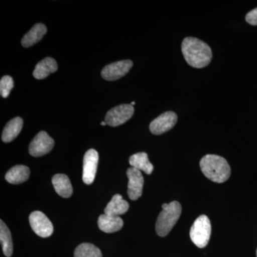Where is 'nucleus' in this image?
Returning <instances> with one entry per match:
<instances>
[{
    "mask_svg": "<svg viewBox=\"0 0 257 257\" xmlns=\"http://www.w3.org/2000/svg\"><path fill=\"white\" fill-rule=\"evenodd\" d=\"M182 52L186 62L194 68H204L210 63L212 51L205 42L188 37L182 43Z\"/></svg>",
    "mask_w": 257,
    "mask_h": 257,
    "instance_id": "obj_1",
    "label": "nucleus"
},
{
    "mask_svg": "<svg viewBox=\"0 0 257 257\" xmlns=\"http://www.w3.org/2000/svg\"><path fill=\"white\" fill-rule=\"evenodd\" d=\"M200 168L207 178L216 183H224L231 175V168L224 157L207 155L200 161Z\"/></svg>",
    "mask_w": 257,
    "mask_h": 257,
    "instance_id": "obj_2",
    "label": "nucleus"
},
{
    "mask_svg": "<svg viewBox=\"0 0 257 257\" xmlns=\"http://www.w3.org/2000/svg\"><path fill=\"white\" fill-rule=\"evenodd\" d=\"M162 211L157 218V234L162 237L167 236L179 220L182 213V207L177 201L170 204H162Z\"/></svg>",
    "mask_w": 257,
    "mask_h": 257,
    "instance_id": "obj_3",
    "label": "nucleus"
},
{
    "mask_svg": "<svg viewBox=\"0 0 257 257\" xmlns=\"http://www.w3.org/2000/svg\"><path fill=\"white\" fill-rule=\"evenodd\" d=\"M211 226L210 220L206 215H201L196 219L190 229L192 242L199 248H204L210 239Z\"/></svg>",
    "mask_w": 257,
    "mask_h": 257,
    "instance_id": "obj_4",
    "label": "nucleus"
},
{
    "mask_svg": "<svg viewBox=\"0 0 257 257\" xmlns=\"http://www.w3.org/2000/svg\"><path fill=\"white\" fill-rule=\"evenodd\" d=\"M135 112L134 106L131 104H121L115 106L106 113V124L111 126H117L124 124L131 119Z\"/></svg>",
    "mask_w": 257,
    "mask_h": 257,
    "instance_id": "obj_5",
    "label": "nucleus"
},
{
    "mask_svg": "<svg viewBox=\"0 0 257 257\" xmlns=\"http://www.w3.org/2000/svg\"><path fill=\"white\" fill-rule=\"evenodd\" d=\"M55 146L53 139L46 132L42 131L36 135L30 143L29 152L32 157H39L47 155Z\"/></svg>",
    "mask_w": 257,
    "mask_h": 257,
    "instance_id": "obj_6",
    "label": "nucleus"
},
{
    "mask_svg": "<svg viewBox=\"0 0 257 257\" xmlns=\"http://www.w3.org/2000/svg\"><path fill=\"white\" fill-rule=\"evenodd\" d=\"M30 226L35 234L42 238L50 236L53 233V225L44 213L40 211L32 212L29 218Z\"/></svg>",
    "mask_w": 257,
    "mask_h": 257,
    "instance_id": "obj_7",
    "label": "nucleus"
},
{
    "mask_svg": "<svg viewBox=\"0 0 257 257\" xmlns=\"http://www.w3.org/2000/svg\"><path fill=\"white\" fill-rule=\"evenodd\" d=\"M177 115L174 111H166L150 123V130L153 135H160L172 130L177 124Z\"/></svg>",
    "mask_w": 257,
    "mask_h": 257,
    "instance_id": "obj_8",
    "label": "nucleus"
},
{
    "mask_svg": "<svg viewBox=\"0 0 257 257\" xmlns=\"http://www.w3.org/2000/svg\"><path fill=\"white\" fill-rule=\"evenodd\" d=\"M133 66L131 60H121L106 65L101 71V77L107 81L117 80L130 72Z\"/></svg>",
    "mask_w": 257,
    "mask_h": 257,
    "instance_id": "obj_9",
    "label": "nucleus"
},
{
    "mask_svg": "<svg viewBox=\"0 0 257 257\" xmlns=\"http://www.w3.org/2000/svg\"><path fill=\"white\" fill-rule=\"evenodd\" d=\"M99 155L96 150L91 149L86 152L83 161V182L86 184H91L95 179L97 170Z\"/></svg>",
    "mask_w": 257,
    "mask_h": 257,
    "instance_id": "obj_10",
    "label": "nucleus"
},
{
    "mask_svg": "<svg viewBox=\"0 0 257 257\" xmlns=\"http://www.w3.org/2000/svg\"><path fill=\"white\" fill-rule=\"evenodd\" d=\"M128 179L127 194L131 200H137L143 194L144 177L141 171L130 167L126 172Z\"/></svg>",
    "mask_w": 257,
    "mask_h": 257,
    "instance_id": "obj_11",
    "label": "nucleus"
},
{
    "mask_svg": "<svg viewBox=\"0 0 257 257\" xmlns=\"http://www.w3.org/2000/svg\"><path fill=\"white\" fill-rule=\"evenodd\" d=\"M124 225L122 219L118 216L101 214L98 219L99 229L105 233H114L119 231Z\"/></svg>",
    "mask_w": 257,
    "mask_h": 257,
    "instance_id": "obj_12",
    "label": "nucleus"
},
{
    "mask_svg": "<svg viewBox=\"0 0 257 257\" xmlns=\"http://www.w3.org/2000/svg\"><path fill=\"white\" fill-rule=\"evenodd\" d=\"M58 66L55 59L46 57L37 64L33 72L34 77L37 79H45L50 74L55 72Z\"/></svg>",
    "mask_w": 257,
    "mask_h": 257,
    "instance_id": "obj_13",
    "label": "nucleus"
},
{
    "mask_svg": "<svg viewBox=\"0 0 257 257\" xmlns=\"http://www.w3.org/2000/svg\"><path fill=\"white\" fill-rule=\"evenodd\" d=\"M47 31V28L45 25L41 23L37 24L24 36L22 40V45L25 48L33 46L43 38Z\"/></svg>",
    "mask_w": 257,
    "mask_h": 257,
    "instance_id": "obj_14",
    "label": "nucleus"
},
{
    "mask_svg": "<svg viewBox=\"0 0 257 257\" xmlns=\"http://www.w3.org/2000/svg\"><path fill=\"white\" fill-rule=\"evenodd\" d=\"M52 184L56 192L63 198H69L73 192L72 184L67 175L63 174H57L52 178Z\"/></svg>",
    "mask_w": 257,
    "mask_h": 257,
    "instance_id": "obj_15",
    "label": "nucleus"
},
{
    "mask_svg": "<svg viewBox=\"0 0 257 257\" xmlns=\"http://www.w3.org/2000/svg\"><path fill=\"white\" fill-rule=\"evenodd\" d=\"M130 205L123 199L120 194H115L110 202L104 209V214L109 216H118L124 214L128 210Z\"/></svg>",
    "mask_w": 257,
    "mask_h": 257,
    "instance_id": "obj_16",
    "label": "nucleus"
},
{
    "mask_svg": "<svg viewBox=\"0 0 257 257\" xmlns=\"http://www.w3.org/2000/svg\"><path fill=\"white\" fill-rule=\"evenodd\" d=\"M30 175V170L27 166L16 165L7 172L5 179L10 184H22L28 180Z\"/></svg>",
    "mask_w": 257,
    "mask_h": 257,
    "instance_id": "obj_17",
    "label": "nucleus"
},
{
    "mask_svg": "<svg viewBox=\"0 0 257 257\" xmlns=\"http://www.w3.org/2000/svg\"><path fill=\"white\" fill-rule=\"evenodd\" d=\"M23 126V120L21 117H15L10 120L3 130L2 140L5 143L13 141L21 132Z\"/></svg>",
    "mask_w": 257,
    "mask_h": 257,
    "instance_id": "obj_18",
    "label": "nucleus"
},
{
    "mask_svg": "<svg viewBox=\"0 0 257 257\" xmlns=\"http://www.w3.org/2000/svg\"><path fill=\"white\" fill-rule=\"evenodd\" d=\"M130 165L132 167L140 171H143L147 175H151L154 170V167L148 159V155L145 152H139L130 157Z\"/></svg>",
    "mask_w": 257,
    "mask_h": 257,
    "instance_id": "obj_19",
    "label": "nucleus"
},
{
    "mask_svg": "<svg viewBox=\"0 0 257 257\" xmlns=\"http://www.w3.org/2000/svg\"><path fill=\"white\" fill-rule=\"evenodd\" d=\"M0 241L5 256L10 257L13 253V243L10 229L3 220L0 221Z\"/></svg>",
    "mask_w": 257,
    "mask_h": 257,
    "instance_id": "obj_20",
    "label": "nucleus"
},
{
    "mask_svg": "<svg viewBox=\"0 0 257 257\" xmlns=\"http://www.w3.org/2000/svg\"><path fill=\"white\" fill-rule=\"evenodd\" d=\"M74 257H102V254L100 249L92 243H83L76 248Z\"/></svg>",
    "mask_w": 257,
    "mask_h": 257,
    "instance_id": "obj_21",
    "label": "nucleus"
},
{
    "mask_svg": "<svg viewBox=\"0 0 257 257\" xmlns=\"http://www.w3.org/2000/svg\"><path fill=\"white\" fill-rule=\"evenodd\" d=\"M14 87V81L10 76H4L0 81V93L3 98L8 97Z\"/></svg>",
    "mask_w": 257,
    "mask_h": 257,
    "instance_id": "obj_22",
    "label": "nucleus"
},
{
    "mask_svg": "<svg viewBox=\"0 0 257 257\" xmlns=\"http://www.w3.org/2000/svg\"><path fill=\"white\" fill-rule=\"evenodd\" d=\"M245 19H246V23L249 24V25L257 26V8L250 11L246 15Z\"/></svg>",
    "mask_w": 257,
    "mask_h": 257,
    "instance_id": "obj_23",
    "label": "nucleus"
},
{
    "mask_svg": "<svg viewBox=\"0 0 257 257\" xmlns=\"http://www.w3.org/2000/svg\"><path fill=\"white\" fill-rule=\"evenodd\" d=\"M101 126H106V121H101Z\"/></svg>",
    "mask_w": 257,
    "mask_h": 257,
    "instance_id": "obj_24",
    "label": "nucleus"
},
{
    "mask_svg": "<svg viewBox=\"0 0 257 257\" xmlns=\"http://www.w3.org/2000/svg\"><path fill=\"white\" fill-rule=\"evenodd\" d=\"M135 101H133V102L131 103V105H135Z\"/></svg>",
    "mask_w": 257,
    "mask_h": 257,
    "instance_id": "obj_25",
    "label": "nucleus"
},
{
    "mask_svg": "<svg viewBox=\"0 0 257 257\" xmlns=\"http://www.w3.org/2000/svg\"><path fill=\"white\" fill-rule=\"evenodd\" d=\"M256 257H257V249H256Z\"/></svg>",
    "mask_w": 257,
    "mask_h": 257,
    "instance_id": "obj_26",
    "label": "nucleus"
}]
</instances>
